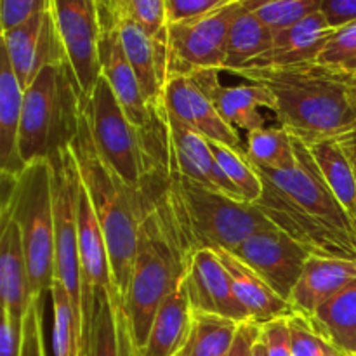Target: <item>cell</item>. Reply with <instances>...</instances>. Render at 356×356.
<instances>
[{"label":"cell","mask_w":356,"mask_h":356,"mask_svg":"<svg viewBox=\"0 0 356 356\" xmlns=\"http://www.w3.org/2000/svg\"><path fill=\"white\" fill-rule=\"evenodd\" d=\"M83 356H138L117 291L101 292L97 298L92 320L83 330Z\"/></svg>","instance_id":"cb8c5ba5"},{"label":"cell","mask_w":356,"mask_h":356,"mask_svg":"<svg viewBox=\"0 0 356 356\" xmlns=\"http://www.w3.org/2000/svg\"><path fill=\"white\" fill-rule=\"evenodd\" d=\"M212 153H214L216 160H218L219 167L222 172L226 174L233 186L240 191L243 200L256 204L263 195V179L259 177L257 170L247 159V155H242L232 146H226L218 141H209Z\"/></svg>","instance_id":"836d02e7"},{"label":"cell","mask_w":356,"mask_h":356,"mask_svg":"<svg viewBox=\"0 0 356 356\" xmlns=\"http://www.w3.org/2000/svg\"><path fill=\"white\" fill-rule=\"evenodd\" d=\"M148 209L139 228L131 284L122 298L136 353L145 346L163 299L186 278L197 252L170 176L146 184Z\"/></svg>","instance_id":"6da1fadb"},{"label":"cell","mask_w":356,"mask_h":356,"mask_svg":"<svg viewBox=\"0 0 356 356\" xmlns=\"http://www.w3.org/2000/svg\"><path fill=\"white\" fill-rule=\"evenodd\" d=\"M79 257L82 282V323L86 330L96 312L101 292H113L117 287L111 275L106 240L83 184H80L79 195Z\"/></svg>","instance_id":"2e32d148"},{"label":"cell","mask_w":356,"mask_h":356,"mask_svg":"<svg viewBox=\"0 0 356 356\" xmlns=\"http://www.w3.org/2000/svg\"><path fill=\"white\" fill-rule=\"evenodd\" d=\"M2 49L24 90L45 66L70 63L51 7L2 31Z\"/></svg>","instance_id":"5bb4252c"},{"label":"cell","mask_w":356,"mask_h":356,"mask_svg":"<svg viewBox=\"0 0 356 356\" xmlns=\"http://www.w3.org/2000/svg\"><path fill=\"white\" fill-rule=\"evenodd\" d=\"M242 9L240 0H228L200 17L167 24L169 76L198 70L225 72L229 28Z\"/></svg>","instance_id":"ba28073f"},{"label":"cell","mask_w":356,"mask_h":356,"mask_svg":"<svg viewBox=\"0 0 356 356\" xmlns=\"http://www.w3.org/2000/svg\"><path fill=\"white\" fill-rule=\"evenodd\" d=\"M51 7V0H0V23L2 31L16 28L35 14Z\"/></svg>","instance_id":"f35d334b"},{"label":"cell","mask_w":356,"mask_h":356,"mask_svg":"<svg viewBox=\"0 0 356 356\" xmlns=\"http://www.w3.org/2000/svg\"><path fill=\"white\" fill-rule=\"evenodd\" d=\"M125 6L149 35H159L167 28L165 0H127Z\"/></svg>","instance_id":"74e56055"},{"label":"cell","mask_w":356,"mask_h":356,"mask_svg":"<svg viewBox=\"0 0 356 356\" xmlns=\"http://www.w3.org/2000/svg\"><path fill=\"white\" fill-rule=\"evenodd\" d=\"M226 2L228 0H165L167 24L200 17Z\"/></svg>","instance_id":"60d3db41"},{"label":"cell","mask_w":356,"mask_h":356,"mask_svg":"<svg viewBox=\"0 0 356 356\" xmlns=\"http://www.w3.org/2000/svg\"><path fill=\"white\" fill-rule=\"evenodd\" d=\"M306 145L325 183L353 219L356 216V176L337 139L323 138Z\"/></svg>","instance_id":"f1b7e54d"},{"label":"cell","mask_w":356,"mask_h":356,"mask_svg":"<svg viewBox=\"0 0 356 356\" xmlns=\"http://www.w3.org/2000/svg\"><path fill=\"white\" fill-rule=\"evenodd\" d=\"M169 131L170 167L172 172L202 184L207 190L243 200L240 191L226 177L209 146V139L165 111ZM247 202V200H245Z\"/></svg>","instance_id":"ac0fdd59"},{"label":"cell","mask_w":356,"mask_h":356,"mask_svg":"<svg viewBox=\"0 0 356 356\" xmlns=\"http://www.w3.org/2000/svg\"><path fill=\"white\" fill-rule=\"evenodd\" d=\"M308 322L341 355L356 356V280L323 302Z\"/></svg>","instance_id":"83f0119b"},{"label":"cell","mask_w":356,"mask_h":356,"mask_svg":"<svg viewBox=\"0 0 356 356\" xmlns=\"http://www.w3.org/2000/svg\"><path fill=\"white\" fill-rule=\"evenodd\" d=\"M70 149L75 156L83 190L106 240L115 287L124 298L131 284L139 228L148 209V191L146 188L138 191L127 186L104 163L90 134L83 106L79 134Z\"/></svg>","instance_id":"3957f363"},{"label":"cell","mask_w":356,"mask_h":356,"mask_svg":"<svg viewBox=\"0 0 356 356\" xmlns=\"http://www.w3.org/2000/svg\"><path fill=\"white\" fill-rule=\"evenodd\" d=\"M353 58H356V21L343 28H337L316 63L341 68L344 63L351 61Z\"/></svg>","instance_id":"8d00e7d4"},{"label":"cell","mask_w":356,"mask_h":356,"mask_svg":"<svg viewBox=\"0 0 356 356\" xmlns=\"http://www.w3.org/2000/svg\"><path fill=\"white\" fill-rule=\"evenodd\" d=\"M353 222H355V228H356V216L353 218Z\"/></svg>","instance_id":"c3c4849f"},{"label":"cell","mask_w":356,"mask_h":356,"mask_svg":"<svg viewBox=\"0 0 356 356\" xmlns=\"http://www.w3.org/2000/svg\"><path fill=\"white\" fill-rule=\"evenodd\" d=\"M222 261L232 278L233 292L249 315L250 322L259 325L280 316L292 315L291 302L277 294L252 268L243 263L236 254L225 249H212Z\"/></svg>","instance_id":"d4e9b609"},{"label":"cell","mask_w":356,"mask_h":356,"mask_svg":"<svg viewBox=\"0 0 356 356\" xmlns=\"http://www.w3.org/2000/svg\"><path fill=\"white\" fill-rule=\"evenodd\" d=\"M219 73V70H198L190 73V76L235 131L249 134L264 127V117L259 113V108L275 111L277 103L273 94L264 86L252 82L242 86H222Z\"/></svg>","instance_id":"d6986e66"},{"label":"cell","mask_w":356,"mask_h":356,"mask_svg":"<svg viewBox=\"0 0 356 356\" xmlns=\"http://www.w3.org/2000/svg\"><path fill=\"white\" fill-rule=\"evenodd\" d=\"M24 89L2 49L0 54V174L19 176L24 163L19 156V129Z\"/></svg>","instance_id":"4316f807"},{"label":"cell","mask_w":356,"mask_h":356,"mask_svg":"<svg viewBox=\"0 0 356 356\" xmlns=\"http://www.w3.org/2000/svg\"><path fill=\"white\" fill-rule=\"evenodd\" d=\"M292 356H344L312 327L308 318L292 313L289 316Z\"/></svg>","instance_id":"e575fe53"},{"label":"cell","mask_w":356,"mask_h":356,"mask_svg":"<svg viewBox=\"0 0 356 356\" xmlns=\"http://www.w3.org/2000/svg\"><path fill=\"white\" fill-rule=\"evenodd\" d=\"M334 33L336 28L330 26L325 16L322 13H315L292 26L275 31L271 47L250 61L245 68L270 70L316 63Z\"/></svg>","instance_id":"44dd1931"},{"label":"cell","mask_w":356,"mask_h":356,"mask_svg":"<svg viewBox=\"0 0 356 356\" xmlns=\"http://www.w3.org/2000/svg\"><path fill=\"white\" fill-rule=\"evenodd\" d=\"M44 299L42 296L31 298L23 320V346L21 356H45L44 343Z\"/></svg>","instance_id":"d590c367"},{"label":"cell","mask_w":356,"mask_h":356,"mask_svg":"<svg viewBox=\"0 0 356 356\" xmlns=\"http://www.w3.org/2000/svg\"><path fill=\"white\" fill-rule=\"evenodd\" d=\"M235 75L266 87L277 103L280 127L305 143L336 138L356 122L348 96V73L341 68L306 63L287 68H243Z\"/></svg>","instance_id":"7a4b0ae2"},{"label":"cell","mask_w":356,"mask_h":356,"mask_svg":"<svg viewBox=\"0 0 356 356\" xmlns=\"http://www.w3.org/2000/svg\"><path fill=\"white\" fill-rule=\"evenodd\" d=\"M191 323L193 306L184 278L160 305L148 339L138 351V356H177L186 344Z\"/></svg>","instance_id":"484cf974"},{"label":"cell","mask_w":356,"mask_h":356,"mask_svg":"<svg viewBox=\"0 0 356 356\" xmlns=\"http://www.w3.org/2000/svg\"><path fill=\"white\" fill-rule=\"evenodd\" d=\"M186 287L193 312L212 313L238 323L249 322V315L233 292L228 270L216 250L200 249L193 254Z\"/></svg>","instance_id":"ffe728a7"},{"label":"cell","mask_w":356,"mask_h":356,"mask_svg":"<svg viewBox=\"0 0 356 356\" xmlns=\"http://www.w3.org/2000/svg\"><path fill=\"white\" fill-rule=\"evenodd\" d=\"M261 337V325L256 322L240 323L238 332H236L235 343L228 356H254V346Z\"/></svg>","instance_id":"ee69618b"},{"label":"cell","mask_w":356,"mask_h":356,"mask_svg":"<svg viewBox=\"0 0 356 356\" xmlns=\"http://www.w3.org/2000/svg\"><path fill=\"white\" fill-rule=\"evenodd\" d=\"M233 254L289 301L312 254L278 228L254 233Z\"/></svg>","instance_id":"4fadbf2b"},{"label":"cell","mask_w":356,"mask_h":356,"mask_svg":"<svg viewBox=\"0 0 356 356\" xmlns=\"http://www.w3.org/2000/svg\"><path fill=\"white\" fill-rule=\"evenodd\" d=\"M336 139H337V143H339L341 148H343L346 159L350 160L351 167H353V170H355V176H356V122L351 125V127H348L346 131L341 132V134H337Z\"/></svg>","instance_id":"f6af8a7d"},{"label":"cell","mask_w":356,"mask_h":356,"mask_svg":"<svg viewBox=\"0 0 356 356\" xmlns=\"http://www.w3.org/2000/svg\"><path fill=\"white\" fill-rule=\"evenodd\" d=\"M52 346L56 356H83V325L61 282L52 285Z\"/></svg>","instance_id":"1f68e13d"},{"label":"cell","mask_w":356,"mask_h":356,"mask_svg":"<svg viewBox=\"0 0 356 356\" xmlns=\"http://www.w3.org/2000/svg\"><path fill=\"white\" fill-rule=\"evenodd\" d=\"M240 323L212 313L193 312L190 336L177 356H228Z\"/></svg>","instance_id":"4dcf8cb0"},{"label":"cell","mask_w":356,"mask_h":356,"mask_svg":"<svg viewBox=\"0 0 356 356\" xmlns=\"http://www.w3.org/2000/svg\"><path fill=\"white\" fill-rule=\"evenodd\" d=\"M23 346V322L2 309L0 325V356H21Z\"/></svg>","instance_id":"b9f144b4"},{"label":"cell","mask_w":356,"mask_h":356,"mask_svg":"<svg viewBox=\"0 0 356 356\" xmlns=\"http://www.w3.org/2000/svg\"><path fill=\"white\" fill-rule=\"evenodd\" d=\"M163 110L209 141L222 143L247 155L238 131L219 115L214 103L202 92L190 75H170L167 79L163 89Z\"/></svg>","instance_id":"e0dca14e"},{"label":"cell","mask_w":356,"mask_h":356,"mask_svg":"<svg viewBox=\"0 0 356 356\" xmlns=\"http://www.w3.org/2000/svg\"><path fill=\"white\" fill-rule=\"evenodd\" d=\"M348 96H350L351 106H353L356 113V73H350L348 75Z\"/></svg>","instance_id":"bcb514c9"},{"label":"cell","mask_w":356,"mask_h":356,"mask_svg":"<svg viewBox=\"0 0 356 356\" xmlns=\"http://www.w3.org/2000/svg\"><path fill=\"white\" fill-rule=\"evenodd\" d=\"M0 298L2 309L23 322L33 294L21 232L7 212L0 214Z\"/></svg>","instance_id":"603a6c76"},{"label":"cell","mask_w":356,"mask_h":356,"mask_svg":"<svg viewBox=\"0 0 356 356\" xmlns=\"http://www.w3.org/2000/svg\"><path fill=\"white\" fill-rule=\"evenodd\" d=\"M51 165L56 221L54 280L65 285L75 312L82 318V282L79 257V195L82 179L70 148L52 156Z\"/></svg>","instance_id":"9c48e42d"},{"label":"cell","mask_w":356,"mask_h":356,"mask_svg":"<svg viewBox=\"0 0 356 356\" xmlns=\"http://www.w3.org/2000/svg\"><path fill=\"white\" fill-rule=\"evenodd\" d=\"M117 23L122 45L139 80L146 101L155 110L163 108V89L169 79V49L167 28L159 35H149L127 10L124 0H99Z\"/></svg>","instance_id":"7c38bea8"},{"label":"cell","mask_w":356,"mask_h":356,"mask_svg":"<svg viewBox=\"0 0 356 356\" xmlns=\"http://www.w3.org/2000/svg\"><path fill=\"white\" fill-rule=\"evenodd\" d=\"M2 176L0 214L16 221L26 256L31 294L45 298L54 285L56 221L51 160H37L19 176Z\"/></svg>","instance_id":"5b68a950"},{"label":"cell","mask_w":356,"mask_h":356,"mask_svg":"<svg viewBox=\"0 0 356 356\" xmlns=\"http://www.w3.org/2000/svg\"><path fill=\"white\" fill-rule=\"evenodd\" d=\"M82 120V92L70 63L45 66L24 90L19 156L24 165L70 148Z\"/></svg>","instance_id":"8992f818"},{"label":"cell","mask_w":356,"mask_h":356,"mask_svg":"<svg viewBox=\"0 0 356 356\" xmlns=\"http://www.w3.org/2000/svg\"><path fill=\"white\" fill-rule=\"evenodd\" d=\"M124 2H127V0H124Z\"/></svg>","instance_id":"681fc988"},{"label":"cell","mask_w":356,"mask_h":356,"mask_svg":"<svg viewBox=\"0 0 356 356\" xmlns=\"http://www.w3.org/2000/svg\"><path fill=\"white\" fill-rule=\"evenodd\" d=\"M245 148L250 163L266 169L287 170L298 162L292 136L284 127H261L249 132Z\"/></svg>","instance_id":"d6a6232c"},{"label":"cell","mask_w":356,"mask_h":356,"mask_svg":"<svg viewBox=\"0 0 356 356\" xmlns=\"http://www.w3.org/2000/svg\"><path fill=\"white\" fill-rule=\"evenodd\" d=\"M59 37L82 96H89L101 76L99 0H51Z\"/></svg>","instance_id":"8fae6325"},{"label":"cell","mask_w":356,"mask_h":356,"mask_svg":"<svg viewBox=\"0 0 356 356\" xmlns=\"http://www.w3.org/2000/svg\"><path fill=\"white\" fill-rule=\"evenodd\" d=\"M320 13L337 30L356 21V0H322Z\"/></svg>","instance_id":"7bdbcfd3"},{"label":"cell","mask_w":356,"mask_h":356,"mask_svg":"<svg viewBox=\"0 0 356 356\" xmlns=\"http://www.w3.org/2000/svg\"><path fill=\"white\" fill-rule=\"evenodd\" d=\"M254 356H268L266 346H264V343L261 341V337H259V341L256 343V346H254Z\"/></svg>","instance_id":"7dc6e473"},{"label":"cell","mask_w":356,"mask_h":356,"mask_svg":"<svg viewBox=\"0 0 356 356\" xmlns=\"http://www.w3.org/2000/svg\"><path fill=\"white\" fill-rule=\"evenodd\" d=\"M170 183L195 250L233 252L254 233L277 228L256 204L216 193L176 172L170 174Z\"/></svg>","instance_id":"52a82bcc"},{"label":"cell","mask_w":356,"mask_h":356,"mask_svg":"<svg viewBox=\"0 0 356 356\" xmlns=\"http://www.w3.org/2000/svg\"><path fill=\"white\" fill-rule=\"evenodd\" d=\"M289 316H280L261 325V341L266 346L268 356H292Z\"/></svg>","instance_id":"ab89813d"},{"label":"cell","mask_w":356,"mask_h":356,"mask_svg":"<svg viewBox=\"0 0 356 356\" xmlns=\"http://www.w3.org/2000/svg\"><path fill=\"white\" fill-rule=\"evenodd\" d=\"M101 14V38H99V65L101 75L106 79L113 89L118 103L124 108L129 120L138 129H146L153 124L163 111L155 110L148 104L143 94L139 80L129 63L127 54L122 45L117 23L104 3H99Z\"/></svg>","instance_id":"9a60e30c"},{"label":"cell","mask_w":356,"mask_h":356,"mask_svg":"<svg viewBox=\"0 0 356 356\" xmlns=\"http://www.w3.org/2000/svg\"><path fill=\"white\" fill-rule=\"evenodd\" d=\"M292 136V146L296 152V165L287 170H273L266 167L254 165L261 179L273 184L277 190H280L289 200L294 202L306 212H309L315 218L322 219L323 222L330 225L332 228L346 233V235L356 238V228L351 216L346 209L341 205L336 195L329 188V184L323 179L318 165L313 160L309 153L308 145L298 136Z\"/></svg>","instance_id":"30bf717a"},{"label":"cell","mask_w":356,"mask_h":356,"mask_svg":"<svg viewBox=\"0 0 356 356\" xmlns=\"http://www.w3.org/2000/svg\"><path fill=\"white\" fill-rule=\"evenodd\" d=\"M353 280H356V259L309 256L301 280L289 299L292 313L309 318L323 302Z\"/></svg>","instance_id":"7402d4cb"},{"label":"cell","mask_w":356,"mask_h":356,"mask_svg":"<svg viewBox=\"0 0 356 356\" xmlns=\"http://www.w3.org/2000/svg\"><path fill=\"white\" fill-rule=\"evenodd\" d=\"M273 35V30L264 24L256 14L242 9L229 28L225 72L233 73L242 70L250 61L259 58L271 47Z\"/></svg>","instance_id":"f546056e"},{"label":"cell","mask_w":356,"mask_h":356,"mask_svg":"<svg viewBox=\"0 0 356 356\" xmlns=\"http://www.w3.org/2000/svg\"><path fill=\"white\" fill-rule=\"evenodd\" d=\"M82 106L101 159L127 186L143 191L152 177L172 174L165 110L149 127L138 129L103 75L82 96Z\"/></svg>","instance_id":"277c9868"}]
</instances>
